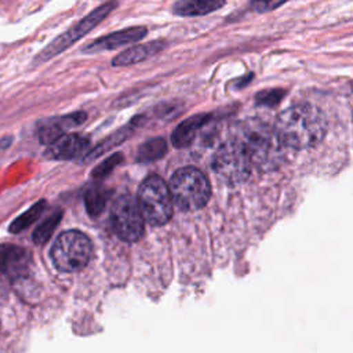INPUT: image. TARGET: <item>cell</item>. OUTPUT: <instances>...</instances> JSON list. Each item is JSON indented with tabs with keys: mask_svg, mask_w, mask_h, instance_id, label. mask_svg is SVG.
<instances>
[{
	"mask_svg": "<svg viewBox=\"0 0 353 353\" xmlns=\"http://www.w3.org/2000/svg\"><path fill=\"white\" fill-rule=\"evenodd\" d=\"M274 131L284 148L305 149L323 139L325 119L319 108L310 103H296L279 114Z\"/></svg>",
	"mask_w": 353,
	"mask_h": 353,
	"instance_id": "cell-1",
	"label": "cell"
},
{
	"mask_svg": "<svg viewBox=\"0 0 353 353\" xmlns=\"http://www.w3.org/2000/svg\"><path fill=\"white\" fill-rule=\"evenodd\" d=\"M234 137L244 145L252 165L261 170L276 167L283 160V143L274 128L266 123L251 119L237 125Z\"/></svg>",
	"mask_w": 353,
	"mask_h": 353,
	"instance_id": "cell-2",
	"label": "cell"
},
{
	"mask_svg": "<svg viewBox=\"0 0 353 353\" xmlns=\"http://www.w3.org/2000/svg\"><path fill=\"white\" fill-rule=\"evenodd\" d=\"M168 189L172 201L183 211H196L204 207L211 196L207 176L194 167H183L172 174Z\"/></svg>",
	"mask_w": 353,
	"mask_h": 353,
	"instance_id": "cell-3",
	"label": "cell"
},
{
	"mask_svg": "<svg viewBox=\"0 0 353 353\" xmlns=\"http://www.w3.org/2000/svg\"><path fill=\"white\" fill-rule=\"evenodd\" d=\"M138 204L143 219L152 226H161L171 219V193L168 185L159 175H150L143 179L138 189Z\"/></svg>",
	"mask_w": 353,
	"mask_h": 353,
	"instance_id": "cell-4",
	"label": "cell"
},
{
	"mask_svg": "<svg viewBox=\"0 0 353 353\" xmlns=\"http://www.w3.org/2000/svg\"><path fill=\"white\" fill-rule=\"evenodd\" d=\"M212 167L226 183L236 185L248 179L254 165L244 145L233 135L216 149Z\"/></svg>",
	"mask_w": 353,
	"mask_h": 353,
	"instance_id": "cell-5",
	"label": "cell"
},
{
	"mask_svg": "<svg viewBox=\"0 0 353 353\" xmlns=\"http://www.w3.org/2000/svg\"><path fill=\"white\" fill-rule=\"evenodd\" d=\"M92 254L91 240L80 230L61 233L51 248V259L61 272L83 269Z\"/></svg>",
	"mask_w": 353,
	"mask_h": 353,
	"instance_id": "cell-6",
	"label": "cell"
},
{
	"mask_svg": "<svg viewBox=\"0 0 353 353\" xmlns=\"http://www.w3.org/2000/svg\"><path fill=\"white\" fill-rule=\"evenodd\" d=\"M143 215L138 200L131 194L119 196L110 210V223L113 232L124 241L132 243L143 234Z\"/></svg>",
	"mask_w": 353,
	"mask_h": 353,
	"instance_id": "cell-7",
	"label": "cell"
},
{
	"mask_svg": "<svg viewBox=\"0 0 353 353\" xmlns=\"http://www.w3.org/2000/svg\"><path fill=\"white\" fill-rule=\"evenodd\" d=\"M116 7L114 1H109L105 3L102 6H99L98 8L92 10L88 15H85L83 19H80L74 26H72L69 30H66L65 33L59 34L58 37H55L51 43H48L34 58L36 62H46L48 59H51L52 57L58 55L59 52H62L63 50H66L68 47H70L74 41H77L79 39H81L83 36H85L88 32H91L99 22H102Z\"/></svg>",
	"mask_w": 353,
	"mask_h": 353,
	"instance_id": "cell-8",
	"label": "cell"
},
{
	"mask_svg": "<svg viewBox=\"0 0 353 353\" xmlns=\"http://www.w3.org/2000/svg\"><path fill=\"white\" fill-rule=\"evenodd\" d=\"M87 119V114L84 112H74L70 114L52 117L46 120L37 131L39 141L44 145H51L61 137L66 135V132L80 124H83Z\"/></svg>",
	"mask_w": 353,
	"mask_h": 353,
	"instance_id": "cell-9",
	"label": "cell"
},
{
	"mask_svg": "<svg viewBox=\"0 0 353 353\" xmlns=\"http://www.w3.org/2000/svg\"><path fill=\"white\" fill-rule=\"evenodd\" d=\"M88 139L76 135V134H66L57 139L54 143L48 145V149L44 152L47 159L52 160H72L77 157H84L88 152Z\"/></svg>",
	"mask_w": 353,
	"mask_h": 353,
	"instance_id": "cell-10",
	"label": "cell"
},
{
	"mask_svg": "<svg viewBox=\"0 0 353 353\" xmlns=\"http://www.w3.org/2000/svg\"><path fill=\"white\" fill-rule=\"evenodd\" d=\"M145 34H146V29L142 28V26L127 28V29L117 30V32H113L110 34H106V36L92 41L91 44L84 47V51L85 52H98V51L113 50V48L138 41L142 37H145Z\"/></svg>",
	"mask_w": 353,
	"mask_h": 353,
	"instance_id": "cell-11",
	"label": "cell"
},
{
	"mask_svg": "<svg viewBox=\"0 0 353 353\" xmlns=\"http://www.w3.org/2000/svg\"><path fill=\"white\" fill-rule=\"evenodd\" d=\"M30 262L29 252L18 245H0V276H21Z\"/></svg>",
	"mask_w": 353,
	"mask_h": 353,
	"instance_id": "cell-12",
	"label": "cell"
},
{
	"mask_svg": "<svg viewBox=\"0 0 353 353\" xmlns=\"http://www.w3.org/2000/svg\"><path fill=\"white\" fill-rule=\"evenodd\" d=\"M210 120L208 114H196L192 117L185 119L182 123H179L176 125V128L174 130L172 135H171V142L175 148H186L189 146L197 132L201 130V127Z\"/></svg>",
	"mask_w": 353,
	"mask_h": 353,
	"instance_id": "cell-13",
	"label": "cell"
},
{
	"mask_svg": "<svg viewBox=\"0 0 353 353\" xmlns=\"http://www.w3.org/2000/svg\"><path fill=\"white\" fill-rule=\"evenodd\" d=\"M164 46L165 44L163 41H150V43H145V44H138V46L131 47V48L120 52L119 55H116L112 61V65L113 66H127V65L142 62V61L156 55L157 52H160Z\"/></svg>",
	"mask_w": 353,
	"mask_h": 353,
	"instance_id": "cell-14",
	"label": "cell"
},
{
	"mask_svg": "<svg viewBox=\"0 0 353 353\" xmlns=\"http://www.w3.org/2000/svg\"><path fill=\"white\" fill-rule=\"evenodd\" d=\"M225 4V0H178L174 12L181 17H197L210 14Z\"/></svg>",
	"mask_w": 353,
	"mask_h": 353,
	"instance_id": "cell-15",
	"label": "cell"
},
{
	"mask_svg": "<svg viewBox=\"0 0 353 353\" xmlns=\"http://www.w3.org/2000/svg\"><path fill=\"white\" fill-rule=\"evenodd\" d=\"M131 132H132V123H131V125H125V127L114 131L112 135L106 137L101 143H98L95 148H92L90 152H87V154L83 157V160L84 161L95 160L97 157L102 156L112 148H114V146L120 145L123 141H125Z\"/></svg>",
	"mask_w": 353,
	"mask_h": 353,
	"instance_id": "cell-16",
	"label": "cell"
},
{
	"mask_svg": "<svg viewBox=\"0 0 353 353\" xmlns=\"http://www.w3.org/2000/svg\"><path fill=\"white\" fill-rule=\"evenodd\" d=\"M109 192L101 186V185H92L90 186L84 193V204L85 210L91 216H98L108 201Z\"/></svg>",
	"mask_w": 353,
	"mask_h": 353,
	"instance_id": "cell-17",
	"label": "cell"
},
{
	"mask_svg": "<svg viewBox=\"0 0 353 353\" xmlns=\"http://www.w3.org/2000/svg\"><path fill=\"white\" fill-rule=\"evenodd\" d=\"M167 153V142L163 138H153L138 148L137 161L149 163L161 159Z\"/></svg>",
	"mask_w": 353,
	"mask_h": 353,
	"instance_id": "cell-18",
	"label": "cell"
},
{
	"mask_svg": "<svg viewBox=\"0 0 353 353\" xmlns=\"http://www.w3.org/2000/svg\"><path fill=\"white\" fill-rule=\"evenodd\" d=\"M46 200H39L36 204H33L29 210H26L23 214H21L18 218H15L10 225V232L19 233L29 228L44 211L46 208Z\"/></svg>",
	"mask_w": 353,
	"mask_h": 353,
	"instance_id": "cell-19",
	"label": "cell"
},
{
	"mask_svg": "<svg viewBox=\"0 0 353 353\" xmlns=\"http://www.w3.org/2000/svg\"><path fill=\"white\" fill-rule=\"evenodd\" d=\"M62 218V211H57L52 212L48 218H46L33 232L32 239L36 244H44L50 240V237L52 236V232L55 230V228L58 226L59 221Z\"/></svg>",
	"mask_w": 353,
	"mask_h": 353,
	"instance_id": "cell-20",
	"label": "cell"
},
{
	"mask_svg": "<svg viewBox=\"0 0 353 353\" xmlns=\"http://www.w3.org/2000/svg\"><path fill=\"white\" fill-rule=\"evenodd\" d=\"M123 160V154L121 153H114L112 156H109L108 159H105L102 163H99L91 172V176L94 179H102L105 176H108L114 167H117Z\"/></svg>",
	"mask_w": 353,
	"mask_h": 353,
	"instance_id": "cell-21",
	"label": "cell"
},
{
	"mask_svg": "<svg viewBox=\"0 0 353 353\" xmlns=\"http://www.w3.org/2000/svg\"><path fill=\"white\" fill-rule=\"evenodd\" d=\"M284 97V91L283 90H266V91H261L258 92L255 101L259 105H265V106H276L281 98Z\"/></svg>",
	"mask_w": 353,
	"mask_h": 353,
	"instance_id": "cell-22",
	"label": "cell"
},
{
	"mask_svg": "<svg viewBox=\"0 0 353 353\" xmlns=\"http://www.w3.org/2000/svg\"><path fill=\"white\" fill-rule=\"evenodd\" d=\"M287 0H251L252 8L258 12H268L272 11L274 8H277L279 6H281L283 3H285Z\"/></svg>",
	"mask_w": 353,
	"mask_h": 353,
	"instance_id": "cell-23",
	"label": "cell"
}]
</instances>
